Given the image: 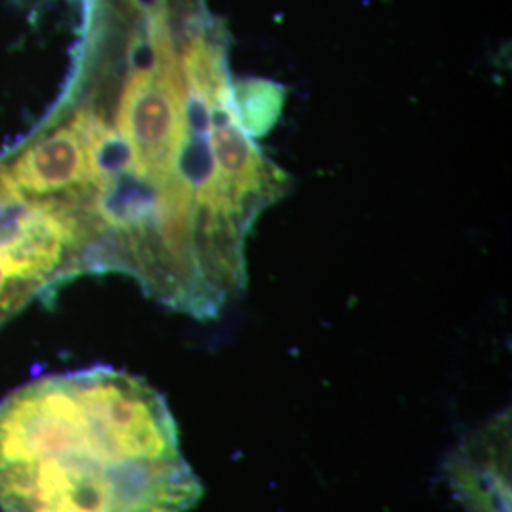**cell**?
I'll return each mask as SVG.
<instances>
[{
    "label": "cell",
    "instance_id": "2",
    "mask_svg": "<svg viewBox=\"0 0 512 512\" xmlns=\"http://www.w3.org/2000/svg\"><path fill=\"white\" fill-rule=\"evenodd\" d=\"M21 192H57L88 184L84 147L71 126L55 129L37 145L27 148L8 171Z\"/></svg>",
    "mask_w": 512,
    "mask_h": 512
},
{
    "label": "cell",
    "instance_id": "1",
    "mask_svg": "<svg viewBox=\"0 0 512 512\" xmlns=\"http://www.w3.org/2000/svg\"><path fill=\"white\" fill-rule=\"evenodd\" d=\"M202 494L169 406L137 376L93 366L0 401L2 512H186Z\"/></svg>",
    "mask_w": 512,
    "mask_h": 512
}]
</instances>
